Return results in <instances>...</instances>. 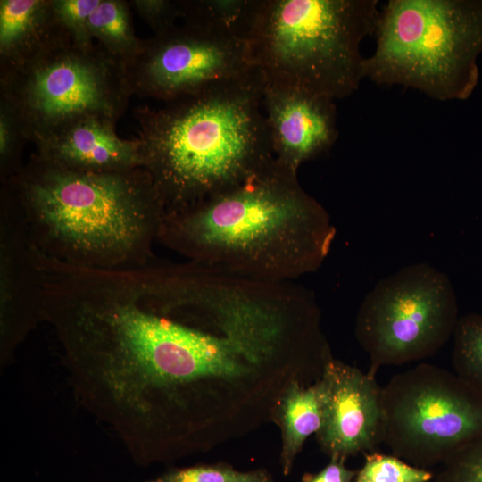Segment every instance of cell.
Returning a JSON list of instances; mask_svg holds the SVG:
<instances>
[{
    "mask_svg": "<svg viewBox=\"0 0 482 482\" xmlns=\"http://www.w3.org/2000/svg\"><path fill=\"white\" fill-rule=\"evenodd\" d=\"M67 371L77 401L139 466L248 435L299 377L289 352L169 294L144 266L106 270L88 286Z\"/></svg>",
    "mask_w": 482,
    "mask_h": 482,
    "instance_id": "cell-1",
    "label": "cell"
},
{
    "mask_svg": "<svg viewBox=\"0 0 482 482\" xmlns=\"http://www.w3.org/2000/svg\"><path fill=\"white\" fill-rule=\"evenodd\" d=\"M336 229L276 159L245 181L165 214L158 242L187 261L269 281L318 270Z\"/></svg>",
    "mask_w": 482,
    "mask_h": 482,
    "instance_id": "cell-2",
    "label": "cell"
},
{
    "mask_svg": "<svg viewBox=\"0 0 482 482\" xmlns=\"http://www.w3.org/2000/svg\"><path fill=\"white\" fill-rule=\"evenodd\" d=\"M264 84L255 67L159 107L135 108L142 167L165 214L233 187L275 160L262 107Z\"/></svg>",
    "mask_w": 482,
    "mask_h": 482,
    "instance_id": "cell-3",
    "label": "cell"
},
{
    "mask_svg": "<svg viewBox=\"0 0 482 482\" xmlns=\"http://www.w3.org/2000/svg\"><path fill=\"white\" fill-rule=\"evenodd\" d=\"M1 185L19 203L35 245L52 258L97 269L139 266L156 258L153 248L165 209L143 167L76 171L33 153Z\"/></svg>",
    "mask_w": 482,
    "mask_h": 482,
    "instance_id": "cell-4",
    "label": "cell"
},
{
    "mask_svg": "<svg viewBox=\"0 0 482 482\" xmlns=\"http://www.w3.org/2000/svg\"><path fill=\"white\" fill-rule=\"evenodd\" d=\"M378 0H260L248 37L253 65L269 84L333 100L363 79V39L375 34Z\"/></svg>",
    "mask_w": 482,
    "mask_h": 482,
    "instance_id": "cell-5",
    "label": "cell"
},
{
    "mask_svg": "<svg viewBox=\"0 0 482 482\" xmlns=\"http://www.w3.org/2000/svg\"><path fill=\"white\" fill-rule=\"evenodd\" d=\"M364 75L437 101L464 99L478 80L482 2L390 0L380 12Z\"/></svg>",
    "mask_w": 482,
    "mask_h": 482,
    "instance_id": "cell-6",
    "label": "cell"
},
{
    "mask_svg": "<svg viewBox=\"0 0 482 482\" xmlns=\"http://www.w3.org/2000/svg\"><path fill=\"white\" fill-rule=\"evenodd\" d=\"M0 86L1 101L30 142L86 117L117 121L132 96L122 63L96 43L83 46L73 39L1 70Z\"/></svg>",
    "mask_w": 482,
    "mask_h": 482,
    "instance_id": "cell-7",
    "label": "cell"
},
{
    "mask_svg": "<svg viewBox=\"0 0 482 482\" xmlns=\"http://www.w3.org/2000/svg\"><path fill=\"white\" fill-rule=\"evenodd\" d=\"M457 296L449 277L427 262L404 266L383 278L358 310L355 337L368 354V374L383 366L428 358L453 337Z\"/></svg>",
    "mask_w": 482,
    "mask_h": 482,
    "instance_id": "cell-8",
    "label": "cell"
},
{
    "mask_svg": "<svg viewBox=\"0 0 482 482\" xmlns=\"http://www.w3.org/2000/svg\"><path fill=\"white\" fill-rule=\"evenodd\" d=\"M383 443L426 468L482 436V394L454 372L420 363L383 387Z\"/></svg>",
    "mask_w": 482,
    "mask_h": 482,
    "instance_id": "cell-9",
    "label": "cell"
},
{
    "mask_svg": "<svg viewBox=\"0 0 482 482\" xmlns=\"http://www.w3.org/2000/svg\"><path fill=\"white\" fill-rule=\"evenodd\" d=\"M254 68L247 40L187 21L144 40L124 65L132 96L162 102L239 79Z\"/></svg>",
    "mask_w": 482,
    "mask_h": 482,
    "instance_id": "cell-10",
    "label": "cell"
},
{
    "mask_svg": "<svg viewBox=\"0 0 482 482\" xmlns=\"http://www.w3.org/2000/svg\"><path fill=\"white\" fill-rule=\"evenodd\" d=\"M44 321L42 275L27 220L10 189L0 196V365Z\"/></svg>",
    "mask_w": 482,
    "mask_h": 482,
    "instance_id": "cell-11",
    "label": "cell"
},
{
    "mask_svg": "<svg viewBox=\"0 0 482 482\" xmlns=\"http://www.w3.org/2000/svg\"><path fill=\"white\" fill-rule=\"evenodd\" d=\"M315 384L321 409L315 435L327 455L345 460L383 443V387L375 377L332 357Z\"/></svg>",
    "mask_w": 482,
    "mask_h": 482,
    "instance_id": "cell-12",
    "label": "cell"
},
{
    "mask_svg": "<svg viewBox=\"0 0 482 482\" xmlns=\"http://www.w3.org/2000/svg\"><path fill=\"white\" fill-rule=\"evenodd\" d=\"M262 107L275 159L295 171L328 153L337 138L331 98L265 82Z\"/></svg>",
    "mask_w": 482,
    "mask_h": 482,
    "instance_id": "cell-13",
    "label": "cell"
},
{
    "mask_svg": "<svg viewBox=\"0 0 482 482\" xmlns=\"http://www.w3.org/2000/svg\"><path fill=\"white\" fill-rule=\"evenodd\" d=\"M116 121L101 116L74 120L35 137L34 152L56 166L76 171L118 172L142 167L140 141L124 139Z\"/></svg>",
    "mask_w": 482,
    "mask_h": 482,
    "instance_id": "cell-14",
    "label": "cell"
},
{
    "mask_svg": "<svg viewBox=\"0 0 482 482\" xmlns=\"http://www.w3.org/2000/svg\"><path fill=\"white\" fill-rule=\"evenodd\" d=\"M73 39L51 0L0 1L1 70L23 63Z\"/></svg>",
    "mask_w": 482,
    "mask_h": 482,
    "instance_id": "cell-15",
    "label": "cell"
},
{
    "mask_svg": "<svg viewBox=\"0 0 482 482\" xmlns=\"http://www.w3.org/2000/svg\"><path fill=\"white\" fill-rule=\"evenodd\" d=\"M270 420L280 430V463L284 475L291 472L294 461L306 439L321 426V409L316 384L291 383L276 402Z\"/></svg>",
    "mask_w": 482,
    "mask_h": 482,
    "instance_id": "cell-16",
    "label": "cell"
},
{
    "mask_svg": "<svg viewBox=\"0 0 482 482\" xmlns=\"http://www.w3.org/2000/svg\"><path fill=\"white\" fill-rule=\"evenodd\" d=\"M130 6L128 1L101 0L88 21L93 41L123 66L135 58L144 44L135 34Z\"/></svg>",
    "mask_w": 482,
    "mask_h": 482,
    "instance_id": "cell-17",
    "label": "cell"
},
{
    "mask_svg": "<svg viewBox=\"0 0 482 482\" xmlns=\"http://www.w3.org/2000/svg\"><path fill=\"white\" fill-rule=\"evenodd\" d=\"M182 18L200 27L248 41L260 0H180Z\"/></svg>",
    "mask_w": 482,
    "mask_h": 482,
    "instance_id": "cell-18",
    "label": "cell"
},
{
    "mask_svg": "<svg viewBox=\"0 0 482 482\" xmlns=\"http://www.w3.org/2000/svg\"><path fill=\"white\" fill-rule=\"evenodd\" d=\"M453 337L454 373L482 394V314L459 317Z\"/></svg>",
    "mask_w": 482,
    "mask_h": 482,
    "instance_id": "cell-19",
    "label": "cell"
},
{
    "mask_svg": "<svg viewBox=\"0 0 482 482\" xmlns=\"http://www.w3.org/2000/svg\"><path fill=\"white\" fill-rule=\"evenodd\" d=\"M145 482H273L265 470L240 471L226 463L172 468Z\"/></svg>",
    "mask_w": 482,
    "mask_h": 482,
    "instance_id": "cell-20",
    "label": "cell"
},
{
    "mask_svg": "<svg viewBox=\"0 0 482 482\" xmlns=\"http://www.w3.org/2000/svg\"><path fill=\"white\" fill-rule=\"evenodd\" d=\"M432 477L428 470L408 464L395 455L370 453L356 473L355 482H428Z\"/></svg>",
    "mask_w": 482,
    "mask_h": 482,
    "instance_id": "cell-21",
    "label": "cell"
},
{
    "mask_svg": "<svg viewBox=\"0 0 482 482\" xmlns=\"http://www.w3.org/2000/svg\"><path fill=\"white\" fill-rule=\"evenodd\" d=\"M26 141L21 125L12 109L0 104V178L12 176L23 164L21 162L22 143Z\"/></svg>",
    "mask_w": 482,
    "mask_h": 482,
    "instance_id": "cell-22",
    "label": "cell"
},
{
    "mask_svg": "<svg viewBox=\"0 0 482 482\" xmlns=\"http://www.w3.org/2000/svg\"><path fill=\"white\" fill-rule=\"evenodd\" d=\"M437 482H482V436L460 448L443 463Z\"/></svg>",
    "mask_w": 482,
    "mask_h": 482,
    "instance_id": "cell-23",
    "label": "cell"
},
{
    "mask_svg": "<svg viewBox=\"0 0 482 482\" xmlns=\"http://www.w3.org/2000/svg\"><path fill=\"white\" fill-rule=\"evenodd\" d=\"M100 1L51 0L58 19L70 32L73 41L83 46L95 44L89 34L88 21Z\"/></svg>",
    "mask_w": 482,
    "mask_h": 482,
    "instance_id": "cell-24",
    "label": "cell"
},
{
    "mask_svg": "<svg viewBox=\"0 0 482 482\" xmlns=\"http://www.w3.org/2000/svg\"><path fill=\"white\" fill-rule=\"evenodd\" d=\"M131 6L154 30V35L161 34L175 25L182 18L179 1L173 0H133Z\"/></svg>",
    "mask_w": 482,
    "mask_h": 482,
    "instance_id": "cell-25",
    "label": "cell"
},
{
    "mask_svg": "<svg viewBox=\"0 0 482 482\" xmlns=\"http://www.w3.org/2000/svg\"><path fill=\"white\" fill-rule=\"evenodd\" d=\"M345 459L330 458L328 464L316 474H305L303 482H352L357 471L345 466Z\"/></svg>",
    "mask_w": 482,
    "mask_h": 482,
    "instance_id": "cell-26",
    "label": "cell"
}]
</instances>
